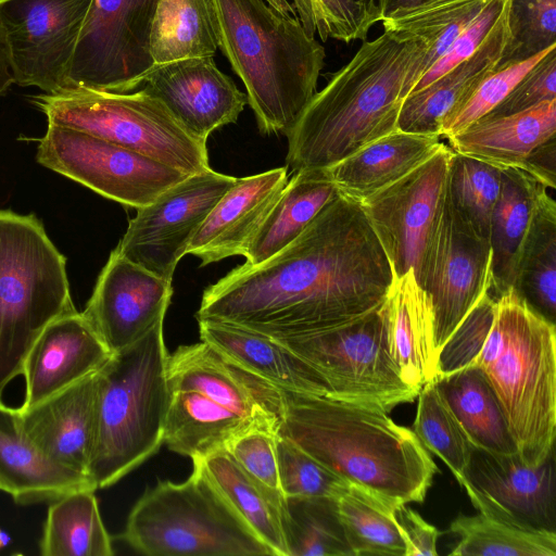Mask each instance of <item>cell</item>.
Returning <instances> with one entry per match:
<instances>
[{
    "instance_id": "obj_50",
    "label": "cell",
    "mask_w": 556,
    "mask_h": 556,
    "mask_svg": "<svg viewBox=\"0 0 556 556\" xmlns=\"http://www.w3.org/2000/svg\"><path fill=\"white\" fill-rule=\"evenodd\" d=\"M504 3L505 0H490L472 22L455 38L447 50L427 68L412 92L426 87L457 64L470 58L491 30Z\"/></svg>"
},
{
    "instance_id": "obj_43",
    "label": "cell",
    "mask_w": 556,
    "mask_h": 556,
    "mask_svg": "<svg viewBox=\"0 0 556 556\" xmlns=\"http://www.w3.org/2000/svg\"><path fill=\"white\" fill-rule=\"evenodd\" d=\"M305 31L320 39L351 42L364 40L381 21L376 0H292Z\"/></svg>"
},
{
    "instance_id": "obj_54",
    "label": "cell",
    "mask_w": 556,
    "mask_h": 556,
    "mask_svg": "<svg viewBox=\"0 0 556 556\" xmlns=\"http://www.w3.org/2000/svg\"><path fill=\"white\" fill-rule=\"evenodd\" d=\"M430 0H376L381 21Z\"/></svg>"
},
{
    "instance_id": "obj_53",
    "label": "cell",
    "mask_w": 556,
    "mask_h": 556,
    "mask_svg": "<svg viewBox=\"0 0 556 556\" xmlns=\"http://www.w3.org/2000/svg\"><path fill=\"white\" fill-rule=\"evenodd\" d=\"M14 84L11 54L5 31L0 20V96L4 94Z\"/></svg>"
},
{
    "instance_id": "obj_51",
    "label": "cell",
    "mask_w": 556,
    "mask_h": 556,
    "mask_svg": "<svg viewBox=\"0 0 556 556\" xmlns=\"http://www.w3.org/2000/svg\"><path fill=\"white\" fill-rule=\"evenodd\" d=\"M404 543L405 556H435L437 541L441 532L429 525L424 518L407 504H402L396 509Z\"/></svg>"
},
{
    "instance_id": "obj_24",
    "label": "cell",
    "mask_w": 556,
    "mask_h": 556,
    "mask_svg": "<svg viewBox=\"0 0 556 556\" xmlns=\"http://www.w3.org/2000/svg\"><path fill=\"white\" fill-rule=\"evenodd\" d=\"M508 12L509 0H505L491 30L470 58L404 99L397 129L440 137L441 122L500 65L510 37Z\"/></svg>"
},
{
    "instance_id": "obj_1",
    "label": "cell",
    "mask_w": 556,
    "mask_h": 556,
    "mask_svg": "<svg viewBox=\"0 0 556 556\" xmlns=\"http://www.w3.org/2000/svg\"><path fill=\"white\" fill-rule=\"evenodd\" d=\"M393 278L359 203L339 193L279 252L210 285L195 317L282 341L369 313Z\"/></svg>"
},
{
    "instance_id": "obj_29",
    "label": "cell",
    "mask_w": 556,
    "mask_h": 556,
    "mask_svg": "<svg viewBox=\"0 0 556 556\" xmlns=\"http://www.w3.org/2000/svg\"><path fill=\"white\" fill-rule=\"evenodd\" d=\"M555 135L556 99L515 114L483 116L447 139L456 153L520 168L531 151Z\"/></svg>"
},
{
    "instance_id": "obj_20",
    "label": "cell",
    "mask_w": 556,
    "mask_h": 556,
    "mask_svg": "<svg viewBox=\"0 0 556 556\" xmlns=\"http://www.w3.org/2000/svg\"><path fill=\"white\" fill-rule=\"evenodd\" d=\"M142 86L188 131L205 141L214 130L236 123L248 104L247 94L218 70L214 56L154 65Z\"/></svg>"
},
{
    "instance_id": "obj_40",
    "label": "cell",
    "mask_w": 556,
    "mask_h": 556,
    "mask_svg": "<svg viewBox=\"0 0 556 556\" xmlns=\"http://www.w3.org/2000/svg\"><path fill=\"white\" fill-rule=\"evenodd\" d=\"M282 526L289 556H353L336 498L287 497Z\"/></svg>"
},
{
    "instance_id": "obj_33",
    "label": "cell",
    "mask_w": 556,
    "mask_h": 556,
    "mask_svg": "<svg viewBox=\"0 0 556 556\" xmlns=\"http://www.w3.org/2000/svg\"><path fill=\"white\" fill-rule=\"evenodd\" d=\"M192 463L273 556H289L282 526L287 503L278 502L252 480L225 450Z\"/></svg>"
},
{
    "instance_id": "obj_30",
    "label": "cell",
    "mask_w": 556,
    "mask_h": 556,
    "mask_svg": "<svg viewBox=\"0 0 556 556\" xmlns=\"http://www.w3.org/2000/svg\"><path fill=\"white\" fill-rule=\"evenodd\" d=\"M338 194L327 168L293 172L252 238L244 264L257 265L279 252Z\"/></svg>"
},
{
    "instance_id": "obj_44",
    "label": "cell",
    "mask_w": 556,
    "mask_h": 556,
    "mask_svg": "<svg viewBox=\"0 0 556 556\" xmlns=\"http://www.w3.org/2000/svg\"><path fill=\"white\" fill-rule=\"evenodd\" d=\"M276 453L280 486L286 497L338 500L350 484L291 440L278 433Z\"/></svg>"
},
{
    "instance_id": "obj_39",
    "label": "cell",
    "mask_w": 556,
    "mask_h": 556,
    "mask_svg": "<svg viewBox=\"0 0 556 556\" xmlns=\"http://www.w3.org/2000/svg\"><path fill=\"white\" fill-rule=\"evenodd\" d=\"M448 532L458 536L453 556H555L556 533L528 530L492 516L459 514Z\"/></svg>"
},
{
    "instance_id": "obj_36",
    "label": "cell",
    "mask_w": 556,
    "mask_h": 556,
    "mask_svg": "<svg viewBox=\"0 0 556 556\" xmlns=\"http://www.w3.org/2000/svg\"><path fill=\"white\" fill-rule=\"evenodd\" d=\"M513 287L534 309L555 324L556 203L546 189L539 197Z\"/></svg>"
},
{
    "instance_id": "obj_22",
    "label": "cell",
    "mask_w": 556,
    "mask_h": 556,
    "mask_svg": "<svg viewBox=\"0 0 556 556\" xmlns=\"http://www.w3.org/2000/svg\"><path fill=\"white\" fill-rule=\"evenodd\" d=\"M288 166L237 178L207 214L187 254L201 266L242 255L288 182Z\"/></svg>"
},
{
    "instance_id": "obj_4",
    "label": "cell",
    "mask_w": 556,
    "mask_h": 556,
    "mask_svg": "<svg viewBox=\"0 0 556 556\" xmlns=\"http://www.w3.org/2000/svg\"><path fill=\"white\" fill-rule=\"evenodd\" d=\"M217 47L242 80L260 131L287 134L315 94L324 47L265 0H208Z\"/></svg>"
},
{
    "instance_id": "obj_12",
    "label": "cell",
    "mask_w": 556,
    "mask_h": 556,
    "mask_svg": "<svg viewBox=\"0 0 556 556\" xmlns=\"http://www.w3.org/2000/svg\"><path fill=\"white\" fill-rule=\"evenodd\" d=\"M36 160L100 195L136 210L189 175L119 144L48 124Z\"/></svg>"
},
{
    "instance_id": "obj_6",
    "label": "cell",
    "mask_w": 556,
    "mask_h": 556,
    "mask_svg": "<svg viewBox=\"0 0 556 556\" xmlns=\"http://www.w3.org/2000/svg\"><path fill=\"white\" fill-rule=\"evenodd\" d=\"M471 364L493 387L521 460L545 462L556 434L555 324L510 287L495 298L490 331Z\"/></svg>"
},
{
    "instance_id": "obj_42",
    "label": "cell",
    "mask_w": 556,
    "mask_h": 556,
    "mask_svg": "<svg viewBox=\"0 0 556 556\" xmlns=\"http://www.w3.org/2000/svg\"><path fill=\"white\" fill-rule=\"evenodd\" d=\"M413 431L426 450L440 457L459 482L470 462L472 445L442 396L435 379L418 392Z\"/></svg>"
},
{
    "instance_id": "obj_8",
    "label": "cell",
    "mask_w": 556,
    "mask_h": 556,
    "mask_svg": "<svg viewBox=\"0 0 556 556\" xmlns=\"http://www.w3.org/2000/svg\"><path fill=\"white\" fill-rule=\"evenodd\" d=\"M75 309L66 260L42 223L0 210V400L45 328Z\"/></svg>"
},
{
    "instance_id": "obj_45",
    "label": "cell",
    "mask_w": 556,
    "mask_h": 556,
    "mask_svg": "<svg viewBox=\"0 0 556 556\" xmlns=\"http://www.w3.org/2000/svg\"><path fill=\"white\" fill-rule=\"evenodd\" d=\"M508 24L510 37L497 67L556 45V0H509Z\"/></svg>"
},
{
    "instance_id": "obj_15",
    "label": "cell",
    "mask_w": 556,
    "mask_h": 556,
    "mask_svg": "<svg viewBox=\"0 0 556 556\" xmlns=\"http://www.w3.org/2000/svg\"><path fill=\"white\" fill-rule=\"evenodd\" d=\"M236 179L212 168L189 175L155 201L137 210L115 250L172 282L192 237Z\"/></svg>"
},
{
    "instance_id": "obj_47",
    "label": "cell",
    "mask_w": 556,
    "mask_h": 556,
    "mask_svg": "<svg viewBox=\"0 0 556 556\" xmlns=\"http://www.w3.org/2000/svg\"><path fill=\"white\" fill-rule=\"evenodd\" d=\"M277 431L253 429L235 438L225 451L243 471L278 502L286 504L276 453Z\"/></svg>"
},
{
    "instance_id": "obj_25",
    "label": "cell",
    "mask_w": 556,
    "mask_h": 556,
    "mask_svg": "<svg viewBox=\"0 0 556 556\" xmlns=\"http://www.w3.org/2000/svg\"><path fill=\"white\" fill-rule=\"evenodd\" d=\"M85 489L97 490L91 478L48 456L25 432L18 409L0 400V490L26 505Z\"/></svg>"
},
{
    "instance_id": "obj_37",
    "label": "cell",
    "mask_w": 556,
    "mask_h": 556,
    "mask_svg": "<svg viewBox=\"0 0 556 556\" xmlns=\"http://www.w3.org/2000/svg\"><path fill=\"white\" fill-rule=\"evenodd\" d=\"M150 48L154 65L214 56L218 47L208 0H159Z\"/></svg>"
},
{
    "instance_id": "obj_19",
    "label": "cell",
    "mask_w": 556,
    "mask_h": 556,
    "mask_svg": "<svg viewBox=\"0 0 556 556\" xmlns=\"http://www.w3.org/2000/svg\"><path fill=\"white\" fill-rule=\"evenodd\" d=\"M172 282L122 256L115 249L81 312L112 353L119 352L164 320Z\"/></svg>"
},
{
    "instance_id": "obj_5",
    "label": "cell",
    "mask_w": 556,
    "mask_h": 556,
    "mask_svg": "<svg viewBox=\"0 0 556 556\" xmlns=\"http://www.w3.org/2000/svg\"><path fill=\"white\" fill-rule=\"evenodd\" d=\"M167 387L163 443L177 454L205 457L250 430L278 431L281 389L204 341L168 355Z\"/></svg>"
},
{
    "instance_id": "obj_31",
    "label": "cell",
    "mask_w": 556,
    "mask_h": 556,
    "mask_svg": "<svg viewBox=\"0 0 556 556\" xmlns=\"http://www.w3.org/2000/svg\"><path fill=\"white\" fill-rule=\"evenodd\" d=\"M547 189L518 167H502L498 198L490 223L492 288L495 295L513 287L523 242L541 192Z\"/></svg>"
},
{
    "instance_id": "obj_49",
    "label": "cell",
    "mask_w": 556,
    "mask_h": 556,
    "mask_svg": "<svg viewBox=\"0 0 556 556\" xmlns=\"http://www.w3.org/2000/svg\"><path fill=\"white\" fill-rule=\"evenodd\" d=\"M554 99H556V47L544 54L504 100L484 116L515 114Z\"/></svg>"
},
{
    "instance_id": "obj_23",
    "label": "cell",
    "mask_w": 556,
    "mask_h": 556,
    "mask_svg": "<svg viewBox=\"0 0 556 556\" xmlns=\"http://www.w3.org/2000/svg\"><path fill=\"white\" fill-rule=\"evenodd\" d=\"M98 371L28 409L17 408L25 432L48 456L88 476L97 440Z\"/></svg>"
},
{
    "instance_id": "obj_11",
    "label": "cell",
    "mask_w": 556,
    "mask_h": 556,
    "mask_svg": "<svg viewBox=\"0 0 556 556\" xmlns=\"http://www.w3.org/2000/svg\"><path fill=\"white\" fill-rule=\"evenodd\" d=\"M278 342L317 370L329 399L389 413L418 395L392 358L383 303L351 321Z\"/></svg>"
},
{
    "instance_id": "obj_2",
    "label": "cell",
    "mask_w": 556,
    "mask_h": 556,
    "mask_svg": "<svg viewBox=\"0 0 556 556\" xmlns=\"http://www.w3.org/2000/svg\"><path fill=\"white\" fill-rule=\"evenodd\" d=\"M427 52L422 43L387 31L362 43L286 134L288 168H328L396 130L402 103L421 76Z\"/></svg>"
},
{
    "instance_id": "obj_3",
    "label": "cell",
    "mask_w": 556,
    "mask_h": 556,
    "mask_svg": "<svg viewBox=\"0 0 556 556\" xmlns=\"http://www.w3.org/2000/svg\"><path fill=\"white\" fill-rule=\"evenodd\" d=\"M277 433L344 480L391 500L422 502L438 472L414 431L377 408L281 389Z\"/></svg>"
},
{
    "instance_id": "obj_13",
    "label": "cell",
    "mask_w": 556,
    "mask_h": 556,
    "mask_svg": "<svg viewBox=\"0 0 556 556\" xmlns=\"http://www.w3.org/2000/svg\"><path fill=\"white\" fill-rule=\"evenodd\" d=\"M416 279L432 305L434 348L439 355L492 288L490 242L456 213L446 192L429 231Z\"/></svg>"
},
{
    "instance_id": "obj_21",
    "label": "cell",
    "mask_w": 556,
    "mask_h": 556,
    "mask_svg": "<svg viewBox=\"0 0 556 556\" xmlns=\"http://www.w3.org/2000/svg\"><path fill=\"white\" fill-rule=\"evenodd\" d=\"M83 313L76 309L50 323L41 332L24 364L28 409L97 372L112 356Z\"/></svg>"
},
{
    "instance_id": "obj_32",
    "label": "cell",
    "mask_w": 556,
    "mask_h": 556,
    "mask_svg": "<svg viewBox=\"0 0 556 556\" xmlns=\"http://www.w3.org/2000/svg\"><path fill=\"white\" fill-rule=\"evenodd\" d=\"M434 379L473 447L501 455L518 453L500 400L478 366L470 364Z\"/></svg>"
},
{
    "instance_id": "obj_18",
    "label": "cell",
    "mask_w": 556,
    "mask_h": 556,
    "mask_svg": "<svg viewBox=\"0 0 556 556\" xmlns=\"http://www.w3.org/2000/svg\"><path fill=\"white\" fill-rule=\"evenodd\" d=\"M458 483L479 513L523 529L555 532L554 452L530 467L518 453L501 455L472 447Z\"/></svg>"
},
{
    "instance_id": "obj_35",
    "label": "cell",
    "mask_w": 556,
    "mask_h": 556,
    "mask_svg": "<svg viewBox=\"0 0 556 556\" xmlns=\"http://www.w3.org/2000/svg\"><path fill=\"white\" fill-rule=\"evenodd\" d=\"M337 503L353 556H405V543L396 520V509L403 503L352 482Z\"/></svg>"
},
{
    "instance_id": "obj_46",
    "label": "cell",
    "mask_w": 556,
    "mask_h": 556,
    "mask_svg": "<svg viewBox=\"0 0 556 556\" xmlns=\"http://www.w3.org/2000/svg\"><path fill=\"white\" fill-rule=\"evenodd\" d=\"M553 47L525 61L496 67L473 92L440 124L439 135L448 138L492 111L513 90L526 73Z\"/></svg>"
},
{
    "instance_id": "obj_56",
    "label": "cell",
    "mask_w": 556,
    "mask_h": 556,
    "mask_svg": "<svg viewBox=\"0 0 556 556\" xmlns=\"http://www.w3.org/2000/svg\"><path fill=\"white\" fill-rule=\"evenodd\" d=\"M11 543L10 534L0 528V549L7 547Z\"/></svg>"
},
{
    "instance_id": "obj_16",
    "label": "cell",
    "mask_w": 556,
    "mask_h": 556,
    "mask_svg": "<svg viewBox=\"0 0 556 556\" xmlns=\"http://www.w3.org/2000/svg\"><path fill=\"white\" fill-rule=\"evenodd\" d=\"M92 0H0L14 84L43 93L70 88L68 71Z\"/></svg>"
},
{
    "instance_id": "obj_48",
    "label": "cell",
    "mask_w": 556,
    "mask_h": 556,
    "mask_svg": "<svg viewBox=\"0 0 556 556\" xmlns=\"http://www.w3.org/2000/svg\"><path fill=\"white\" fill-rule=\"evenodd\" d=\"M495 312V298L485 293L442 346L435 376L462 369L472 363L481 351Z\"/></svg>"
},
{
    "instance_id": "obj_26",
    "label": "cell",
    "mask_w": 556,
    "mask_h": 556,
    "mask_svg": "<svg viewBox=\"0 0 556 556\" xmlns=\"http://www.w3.org/2000/svg\"><path fill=\"white\" fill-rule=\"evenodd\" d=\"M389 349L401 378L419 392L437 374L433 311L414 270L394 277L383 302Z\"/></svg>"
},
{
    "instance_id": "obj_9",
    "label": "cell",
    "mask_w": 556,
    "mask_h": 556,
    "mask_svg": "<svg viewBox=\"0 0 556 556\" xmlns=\"http://www.w3.org/2000/svg\"><path fill=\"white\" fill-rule=\"evenodd\" d=\"M121 539L149 556L271 555L195 466L184 482L159 481L148 489Z\"/></svg>"
},
{
    "instance_id": "obj_17",
    "label": "cell",
    "mask_w": 556,
    "mask_h": 556,
    "mask_svg": "<svg viewBox=\"0 0 556 556\" xmlns=\"http://www.w3.org/2000/svg\"><path fill=\"white\" fill-rule=\"evenodd\" d=\"M454 151L441 144L426 162L359 203L394 277L419 271L422 252L445 192Z\"/></svg>"
},
{
    "instance_id": "obj_7",
    "label": "cell",
    "mask_w": 556,
    "mask_h": 556,
    "mask_svg": "<svg viewBox=\"0 0 556 556\" xmlns=\"http://www.w3.org/2000/svg\"><path fill=\"white\" fill-rule=\"evenodd\" d=\"M163 323L113 353L98 371L97 440L88 470L97 489L116 483L163 444L169 355Z\"/></svg>"
},
{
    "instance_id": "obj_14",
    "label": "cell",
    "mask_w": 556,
    "mask_h": 556,
    "mask_svg": "<svg viewBox=\"0 0 556 556\" xmlns=\"http://www.w3.org/2000/svg\"><path fill=\"white\" fill-rule=\"evenodd\" d=\"M159 0H92L68 71V89L130 92L154 67L150 39Z\"/></svg>"
},
{
    "instance_id": "obj_28",
    "label": "cell",
    "mask_w": 556,
    "mask_h": 556,
    "mask_svg": "<svg viewBox=\"0 0 556 556\" xmlns=\"http://www.w3.org/2000/svg\"><path fill=\"white\" fill-rule=\"evenodd\" d=\"M441 144L439 136L396 129L327 169L340 194L361 202L426 162Z\"/></svg>"
},
{
    "instance_id": "obj_27",
    "label": "cell",
    "mask_w": 556,
    "mask_h": 556,
    "mask_svg": "<svg viewBox=\"0 0 556 556\" xmlns=\"http://www.w3.org/2000/svg\"><path fill=\"white\" fill-rule=\"evenodd\" d=\"M197 320L201 341L247 370L280 389L327 397L326 384L317 370L280 342L236 325Z\"/></svg>"
},
{
    "instance_id": "obj_38",
    "label": "cell",
    "mask_w": 556,
    "mask_h": 556,
    "mask_svg": "<svg viewBox=\"0 0 556 556\" xmlns=\"http://www.w3.org/2000/svg\"><path fill=\"white\" fill-rule=\"evenodd\" d=\"M489 1L430 0L383 20V28L399 40L417 41L428 48L422 75Z\"/></svg>"
},
{
    "instance_id": "obj_10",
    "label": "cell",
    "mask_w": 556,
    "mask_h": 556,
    "mask_svg": "<svg viewBox=\"0 0 556 556\" xmlns=\"http://www.w3.org/2000/svg\"><path fill=\"white\" fill-rule=\"evenodd\" d=\"M31 101L48 124L119 144L188 175L211 168L206 141L188 131L161 100L143 88L132 92L72 88L42 92Z\"/></svg>"
},
{
    "instance_id": "obj_41",
    "label": "cell",
    "mask_w": 556,
    "mask_h": 556,
    "mask_svg": "<svg viewBox=\"0 0 556 556\" xmlns=\"http://www.w3.org/2000/svg\"><path fill=\"white\" fill-rule=\"evenodd\" d=\"M502 182V167L454 152L445 192L456 213L489 241L490 223Z\"/></svg>"
},
{
    "instance_id": "obj_55",
    "label": "cell",
    "mask_w": 556,
    "mask_h": 556,
    "mask_svg": "<svg viewBox=\"0 0 556 556\" xmlns=\"http://www.w3.org/2000/svg\"><path fill=\"white\" fill-rule=\"evenodd\" d=\"M269 5L275 8L276 10L287 13L294 14V10L292 5L287 0H265Z\"/></svg>"
},
{
    "instance_id": "obj_34",
    "label": "cell",
    "mask_w": 556,
    "mask_h": 556,
    "mask_svg": "<svg viewBox=\"0 0 556 556\" xmlns=\"http://www.w3.org/2000/svg\"><path fill=\"white\" fill-rule=\"evenodd\" d=\"M42 556H111L112 539L102 521L94 490H77L48 507L39 541Z\"/></svg>"
},
{
    "instance_id": "obj_52",
    "label": "cell",
    "mask_w": 556,
    "mask_h": 556,
    "mask_svg": "<svg viewBox=\"0 0 556 556\" xmlns=\"http://www.w3.org/2000/svg\"><path fill=\"white\" fill-rule=\"evenodd\" d=\"M546 188L556 187L555 136L542 142L525 160L520 167Z\"/></svg>"
}]
</instances>
